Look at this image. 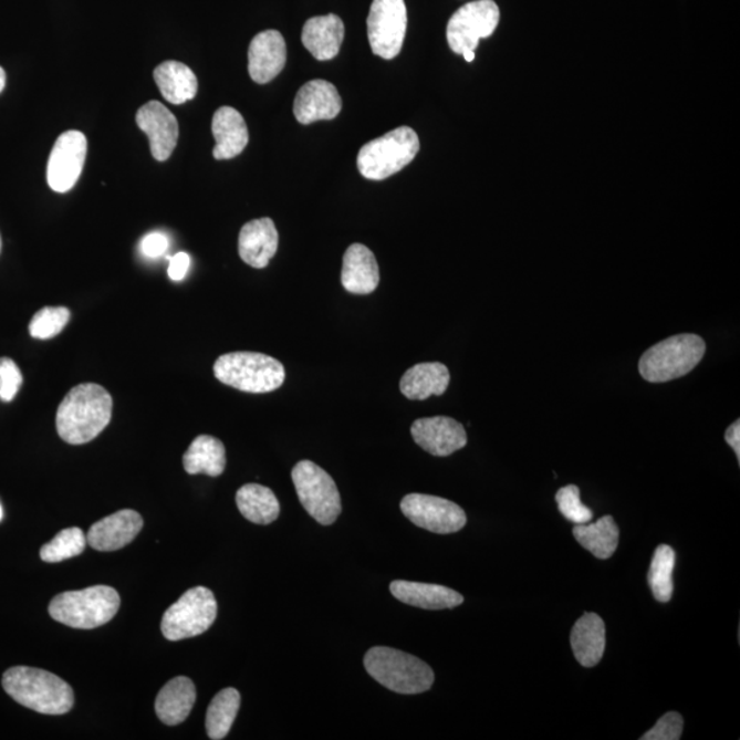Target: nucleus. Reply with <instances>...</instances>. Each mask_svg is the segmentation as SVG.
<instances>
[{"instance_id": "f257e3e1", "label": "nucleus", "mask_w": 740, "mask_h": 740, "mask_svg": "<svg viewBox=\"0 0 740 740\" xmlns=\"http://www.w3.org/2000/svg\"><path fill=\"white\" fill-rule=\"evenodd\" d=\"M113 398L95 383L80 384L67 393L56 411V431L66 444L94 440L112 421Z\"/></svg>"}, {"instance_id": "f03ea898", "label": "nucleus", "mask_w": 740, "mask_h": 740, "mask_svg": "<svg viewBox=\"0 0 740 740\" xmlns=\"http://www.w3.org/2000/svg\"><path fill=\"white\" fill-rule=\"evenodd\" d=\"M2 685L15 702L42 715L59 716L72 710V687L44 669L13 667L6 670Z\"/></svg>"}, {"instance_id": "7ed1b4c3", "label": "nucleus", "mask_w": 740, "mask_h": 740, "mask_svg": "<svg viewBox=\"0 0 740 740\" xmlns=\"http://www.w3.org/2000/svg\"><path fill=\"white\" fill-rule=\"evenodd\" d=\"M366 673L382 686L404 696H415L429 690L435 674L428 664L392 647H372L365 654Z\"/></svg>"}, {"instance_id": "20e7f679", "label": "nucleus", "mask_w": 740, "mask_h": 740, "mask_svg": "<svg viewBox=\"0 0 740 740\" xmlns=\"http://www.w3.org/2000/svg\"><path fill=\"white\" fill-rule=\"evenodd\" d=\"M119 595L108 586H94L80 591H66L50 602V616L67 627L93 629L116 617Z\"/></svg>"}, {"instance_id": "39448f33", "label": "nucleus", "mask_w": 740, "mask_h": 740, "mask_svg": "<svg viewBox=\"0 0 740 740\" xmlns=\"http://www.w3.org/2000/svg\"><path fill=\"white\" fill-rule=\"evenodd\" d=\"M213 371L218 382L250 394L272 393L285 381L283 364L261 353L223 354L217 358Z\"/></svg>"}, {"instance_id": "423d86ee", "label": "nucleus", "mask_w": 740, "mask_h": 740, "mask_svg": "<svg viewBox=\"0 0 740 740\" xmlns=\"http://www.w3.org/2000/svg\"><path fill=\"white\" fill-rule=\"evenodd\" d=\"M707 343L701 336H670L647 350L639 361V373L648 383H667L688 375L701 363Z\"/></svg>"}, {"instance_id": "0eeeda50", "label": "nucleus", "mask_w": 740, "mask_h": 740, "mask_svg": "<svg viewBox=\"0 0 740 740\" xmlns=\"http://www.w3.org/2000/svg\"><path fill=\"white\" fill-rule=\"evenodd\" d=\"M420 152V139L409 126L388 132L366 143L357 158L359 174L369 180H384L398 174Z\"/></svg>"}, {"instance_id": "6e6552de", "label": "nucleus", "mask_w": 740, "mask_h": 740, "mask_svg": "<svg viewBox=\"0 0 740 740\" xmlns=\"http://www.w3.org/2000/svg\"><path fill=\"white\" fill-rule=\"evenodd\" d=\"M303 509L321 525L334 524L342 513L334 479L312 461L298 462L291 472Z\"/></svg>"}, {"instance_id": "1a4fd4ad", "label": "nucleus", "mask_w": 740, "mask_h": 740, "mask_svg": "<svg viewBox=\"0 0 740 740\" xmlns=\"http://www.w3.org/2000/svg\"><path fill=\"white\" fill-rule=\"evenodd\" d=\"M217 611L215 594L206 587H194L165 612L160 630L171 642L194 638L215 624Z\"/></svg>"}, {"instance_id": "9d476101", "label": "nucleus", "mask_w": 740, "mask_h": 740, "mask_svg": "<svg viewBox=\"0 0 740 740\" xmlns=\"http://www.w3.org/2000/svg\"><path fill=\"white\" fill-rule=\"evenodd\" d=\"M501 19L499 8L493 0H478L462 6L452 14L447 24V42L456 54L475 51L480 39L496 32Z\"/></svg>"}, {"instance_id": "9b49d317", "label": "nucleus", "mask_w": 740, "mask_h": 740, "mask_svg": "<svg viewBox=\"0 0 740 740\" xmlns=\"http://www.w3.org/2000/svg\"><path fill=\"white\" fill-rule=\"evenodd\" d=\"M407 27L405 0H373L368 15V39L373 54L394 60L404 45Z\"/></svg>"}, {"instance_id": "f8f14e48", "label": "nucleus", "mask_w": 740, "mask_h": 740, "mask_svg": "<svg viewBox=\"0 0 740 740\" xmlns=\"http://www.w3.org/2000/svg\"><path fill=\"white\" fill-rule=\"evenodd\" d=\"M400 510L413 524L439 535L461 531L467 524V514L457 503L426 493H409L402 499Z\"/></svg>"}, {"instance_id": "ddd939ff", "label": "nucleus", "mask_w": 740, "mask_h": 740, "mask_svg": "<svg viewBox=\"0 0 740 740\" xmlns=\"http://www.w3.org/2000/svg\"><path fill=\"white\" fill-rule=\"evenodd\" d=\"M87 137L79 131L60 135L48 164V183L55 192L65 194L76 186L87 157Z\"/></svg>"}, {"instance_id": "4468645a", "label": "nucleus", "mask_w": 740, "mask_h": 740, "mask_svg": "<svg viewBox=\"0 0 740 740\" xmlns=\"http://www.w3.org/2000/svg\"><path fill=\"white\" fill-rule=\"evenodd\" d=\"M410 431L416 444L435 457H449L468 444L462 424L450 417L420 418L413 423Z\"/></svg>"}, {"instance_id": "2eb2a0df", "label": "nucleus", "mask_w": 740, "mask_h": 740, "mask_svg": "<svg viewBox=\"0 0 740 740\" xmlns=\"http://www.w3.org/2000/svg\"><path fill=\"white\" fill-rule=\"evenodd\" d=\"M136 124L150 139L154 159H169L179 142V123L163 103L152 101L136 113Z\"/></svg>"}, {"instance_id": "dca6fc26", "label": "nucleus", "mask_w": 740, "mask_h": 740, "mask_svg": "<svg viewBox=\"0 0 740 740\" xmlns=\"http://www.w3.org/2000/svg\"><path fill=\"white\" fill-rule=\"evenodd\" d=\"M143 528L142 515L124 509L90 528L87 543L97 552H116L135 541Z\"/></svg>"}, {"instance_id": "f3484780", "label": "nucleus", "mask_w": 740, "mask_h": 740, "mask_svg": "<svg viewBox=\"0 0 740 740\" xmlns=\"http://www.w3.org/2000/svg\"><path fill=\"white\" fill-rule=\"evenodd\" d=\"M341 111L342 97L335 85L325 80H312L298 91L294 116L303 125L334 119Z\"/></svg>"}, {"instance_id": "a211bd4d", "label": "nucleus", "mask_w": 740, "mask_h": 740, "mask_svg": "<svg viewBox=\"0 0 740 740\" xmlns=\"http://www.w3.org/2000/svg\"><path fill=\"white\" fill-rule=\"evenodd\" d=\"M286 61L283 34L269 30L258 33L249 48V73L258 84H267L278 77Z\"/></svg>"}, {"instance_id": "6ab92c4d", "label": "nucleus", "mask_w": 740, "mask_h": 740, "mask_svg": "<svg viewBox=\"0 0 740 740\" xmlns=\"http://www.w3.org/2000/svg\"><path fill=\"white\" fill-rule=\"evenodd\" d=\"M279 233L271 218H258L243 226L239 234V256L247 265L263 269L278 252Z\"/></svg>"}, {"instance_id": "aec40b11", "label": "nucleus", "mask_w": 740, "mask_h": 740, "mask_svg": "<svg viewBox=\"0 0 740 740\" xmlns=\"http://www.w3.org/2000/svg\"><path fill=\"white\" fill-rule=\"evenodd\" d=\"M381 283V271L375 254L368 247L355 243L343 257L342 284L350 294L368 295Z\"/></svg>"}, {"instance_id": "412c9836", "label": "nucleus", "mask_w": 740, "mask_h": 740, "mask_svg": "<svg viewBox=\"0 0 740 740\" xmlns=\"http://www.w3.org/2000/svg\"><path fill=\"white\" fill-rule=\"evenodd\" d=\"M211 132L216 140L213 157L218 160L238 157L249 145V129L237 108L229 106L218 108L211 122Z\"/></svg>"}, {"instance_id": "4be33fe9", "label": "nucleus", "mask_w": 740, "mask_h": 740, "mask_svg": "<svg viewBox=\"0 0 740 740\" xmlns=\"http://www.w3.org/2000/svg\"><path fill=\"white\" fill-rule=\"evenodd\" d=\"M344 39V24L335 14L313 17L302 31V43L319 61L334 60Z\"/></svg>"}, {"instance_id": "5701e85b", "label": "nucleus", "mask_w": 740, "mask_h": 740, "mask_svg": "<svg viewBox=\"0 0 740 740\" xmlns=\"http://www.w3.org/2000/svg\"><path fill=\"white\" fill-rule=\"evenodd\" d=\"M392 594L406 605L427 611L452 609L462 605L463 596L457 591L417 582L395 581L389 586Z\"/></svg>"}, {"instance_id": "b1692460", "label": "nucleus", "mask_w": 740, "mask_h": 740, "mask_svg": "<svg viewBox=\"0 0 740 740\" xmlns=\"http://www.w3.org/2000/svg\"><path fill=\"white\" fill-rule=\"evenodd\" d=\"M197 701V688L191 679L179 676L166 682L155 699V713L166 726H179L187 720Z\"/></svg>"}, {"instance_id": "393cba45", "label": "nucleus", "mask_w": 740, "mask_h": 740, "mask_svg": "<svg viewBox=\"0 0 740 740\" xmlns=\"http://www.w3.org/2000/svg\"><path fill=\"white\" fill-rule=\"evenodd\" d=\"M605 623L595 613H586L573 625L571 646L584 668H593L604 657L606 646Z\"/></svg>"}, {"instance_id": "a878e982", "label": "nucleus", "mask_w": 740, "mask_h": 740, "mask_svg": "<svg viewBox=\"0 0 740 740\" xmlns=\"http://www.w3.org/2000/svg\"><path fill=\"white\" fill-rule=\"evenodd\" d=\"M450 384V371L440 363H424L406 371L400 378V393L410 400H426L432 395L440 397Z\"/></svg>"}, {"instance_id": "bb28decb", "label": "nucleus", "mask_w": 740, "mask_h": 740, "mask_svg": "<svg viewBox=\"0 0 740 740\" xmlns=\"http://www.w3.org/2000/svg\"><path fill=\"white\" fill-rule=\"evenodd\" d=\"M154 80L160 94L171 105L192 101L198 93V79L185 63L166 61L155 67Z\"/></svg>"}, {"instance_id": "cd10ccee", "label": "nucleus", "mask_w": 740, "mask_h": 740, "mask_svg": "<svg viewBox=\"0 0 740 740\" xmlns=\"http://www.w3.org/2000/svg\"><path fill=\"white\" fill-rule=\"evenodd\" d=\"M188 475H208L217 478L227 467V451L220 439L210 435H200L189 445L183 457Z\"/></svg>"}, {"instance_id": "c85d7f7f", "label": "nucleus", "mask_w": 740, "mask_h": 740, "mask_svg": "<svg viewBox=\"0 0 740 740\" xmlns=\"http://www.w3.org/2000/svg\"><path fill=\"white\" fill-rule=\"evenodd\" d=\"M239 512L251 523L268 525L277 521L280 503L271 489L261 484H246L237 492Z\"/></svg>"}, {"instance_id": "c756f323", "label": "nucleus", "mask_w": 740, "mask_h": 740, "mask_svg": "<svg viewBox=\"0 0 740 740\" xmlns=\"http://www.w3.org/2000/svg\"><path fill=\"white\" fill-rule=\"evenodd\" d=\"M573 536L596 559L607 560L616 553L619 530L612 515H604L595 524H576Z\"/></svg>"}, {"instance_id": "7c9ffc66", "label": "nucleus", "mask_w": 740, "mask_h": 740, "mask_svg": "<svg viewBox=\"0 0 740 740\" xmlns=\"http://www.w3.org/2000/svg\"><path fill=\"white\" fill-rule=\"evenodd\" d=\"M240 709V694L234 688H226L210 702L206 715V731L213 740L227 738Z\"/></svg>"}, {"instance_id": "2f4dec72", "label": "nucleus", "mask_w": 740, "mask_h": 740, "mask_svg": "<svg viewBox=\"0 0 740 740\" xmlns=\"http://www.w3.org/2000/svg\"><path fill=\"white\" fill-rule=\"evenodd\" d=\"M676 564L675 550L668 544H659L654 552L647 582L650 584L654 598L667 604L674 595V571Z\"/></svg>"}, {"instance_id": "473e14b6", "label": "nucleus", "mask_w": 740, "mask_h": 740, "mask_svg": "<svg viewBox=\"0 0 740 740\" xmlns=\"http://www.w3.org/2000/svg\"><path fill=\"white\" fill-rule=\"evenodd\" d=\"M87 546V536L80 528H66L53 541L44 544L40 550V559L44 562H61L84 553Z\"/></svg>"}, {"instance_id": "72a5a7b5", "label": "nucleus", "mask_w": 740, "mask_h": 740, "mask_svg": "<svg viewBox=\"0 0 740 740\" xmlns=\"http://www.w3.org/2000/svg\"><path fill=\"white\" fill-rule=\"evenodd\" d=\"M69 320H71V310L66 308H43L33 315L30 334L34 340H53L65 330Z\"/></svg>"}, {"instance_id": "f704fd0d", "label": "nucleus", "mask_w": 740, "mask_h": 740, "mask_svg": "<svg viewBox=\"0 0 740 740\" xmlns=\"http://www.w3.org/2000/svg\"><path fill=\"white\" fill-rule=\"evenodd\" d=\"M559 510L566 520L575 524H587L594 518L593 510L581 501V490L577 486L562 487L555 496Z\"/></svg>"}, {"instance_id": "c9c22d12", "label": "nucleus", "mask_w": 740, "mask_h": 740, "mask_svg": "<svg viewBox=\"0 0 740 740\" xmlns=\"http://www.w3.org/2000/svg\"><path fill=\"white\" fill-rule=\"evenodd\" d=\"M22 386V375L19 366L10 358H0V399L11 402L19 394Z\"/></svg>"}, {"instance_id": "e433bc0d", "label": "nucleus", "mask_w": 740, "mask_h": 740, "mask_svg": "<svg viewBox=\"0 0 740 740\" xmlns=\"http://www.w3.org/2000/svg\"><path fill=\"white\" fill-rule=\"evenodd\" d=\"M682 717L676 711H669L665 713L661 719L657 721V725L652 728L650 731H647L644 737H640L642 740H679L682 732Z\"/></svg>"}, {"instance_id": "4c0bfd02", "label": "nucleus", "mask_w": 740, "mask_h": 740, "mask_svg": "<svg viewBox=\"0 0 740 740\" xmlns=\"http://www.w3.org/2000/svg\"><path fill=\"white\" fill-rule=\"evenodd\" d=\"M169 240L163 233H150L142 240L140 250L148 258H158L168 250Z\"/></svg>"}, {"instance_id": "58836bf2", "label": "nucleus", "mask_w": 740, "mask_h": 740, "mask_svg": "<svg viewBox=\"0 0 740 740\" xmlns=\"http://www.w3.org/2000/svg\"><path fill=\"white\" fill-rule=\"evenodd\" d=\"M189 265H191V258L187 252H177L175 257H171L169 263V278L174 281H181L186 278Z\"/></svg>"}, {"instance_id": "ea45409f", "label": "nucleus", "mask_w": 740, "mask_h": 740, "mask_svg": "<svg viewBox=\"0 0 740 740\" xmlns=\"http://www.w3.org/2000/svg\"><path fill=\"white\" fill-rule=\"evenodd\" d=\"M727 444L732 447V450L736 451L738 461H740V421L737 420L732 424L726 432Z\"/></svg>"}, {"instance_id": "a19ab883", "label": "nucleus", "mask_w": 740, "mask_h": 740, "mask_svg": "<svg viewBox=\"0 0 740 740\" xmlns=\"http://www.w3.org/2000/svg\"><path fill=\"white\" fill-rule=\"evenodd\" d=\"M4 87H6V72L4 69L0 66V93H2Z\"/></svg>"}, {"instance_id": "79ce46f5", "label": "nucleus", "mask_w": 740, "mask_h": 740, "mask_svg": "<svg viewBox=\"0 0 740 740\" xmlns=\"http://www.w3.org/2000/svg\"><path fill=\"white\" fill-rule=\"evenodd\" d=\"M462 55L465 61L472 62L475 60V51H465Z\"/></svg>"}, {"instance_id": "37998d69", "label": "nucleus", "mask_w": 740, "mask_h": 740, "mask_svg": "<svg viewBox=\"0 0 740 740\" xmlns=\"http://www.w3.org/2000/svg\"><path fill=\"white\" fill-rule=\"evenodd\" d=\"M2 519H3V509L2 504H0V521H2Z\"/></svg>"}, {"instance_id": "c03bdc74", "label": "nucleus", "mask_w": 740, "mask_h": 740, "mask_svg": "<svg viewBox=\"0 0 740 740\" xmlns=\"http://www.w3.org/2000/svg\"><path fill=\"white\" fill-rule=\"evenodd\" d=\"M0 251H2V238H0Z\"/></svg>"}]
</instances>
